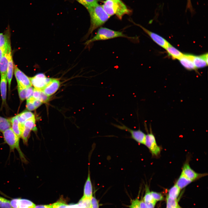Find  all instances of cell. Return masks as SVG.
<instances>
[{"label": "cell", "mask_w": 208, "mask_h": 208, "mask_svg": "<svg viewBox=\"0 0 208 208\" xmlns=\"http://www.w3.org/2000/svg\"><path fill=\"white\" fill-rule=\"evenodd\" d=\"M180 189L175 184L168 191V196L173 199H177L180 192Z\"/></svg>", "instance_id": "d4e9b609"}, {"label": "cell", "mask_w": 208, "mask_h": 208, "mask_svg": "<svg viewBox=\"0 0 208 208\" xmlns=\"http://www.w3.org/2000/svg\"><path fill=\"white\" fill-rule=\"evenodd\" d=\"M35 208H51V205H38L36 206Z\"/></svg>", "instance_id": "f6af8a7d"}, {"label": "cell", "mask_w": 208, "mask_h": 208, "mask_svg": "<svg viewBox=\"0 0 208 208\" xmlns=\"http://www.w3.org/2000/svg\"><path fill=\"white\" fill-rule=\"evenodd\" d=\"M31 131L30 129L25 127L23 129L21 138L23 139V143L26 145L27 144Z\"/></svg>", "instance_id": "f1b7e54d"}, {"label": "cell", "mask_w": 208, "mask_h": 208, "mask_svg": "<svg viewBox=\"0 0 208 208\" xmlns=\"http://www.w3.org/2000/svg\"><path fill=\"white\" fill-rule=\"evenodd\" d=\"M34 88L32 86L26 88V99L27 100L32 96Z\"/></svg>", "instance_id": "f35d334b"}, {"label": "cell", "mask_w": 208, "mask_h": 208, "mask_svg": "<svg viewBox=\"0 0 208 208\" xmlns=\"http://www.w3.org/2000/svg\"><path fill=\"white\" fill-rule=\"evenodd\" d=\"M169 55L174 59L179 60L184 54L170 44L165 49Z\"/></svg>", "instance_id": "d6986e66"}, {"label": "cell", "mask_w": 208, "mask_h": 208, "mask_svg": "<svg viewBox=\"0 0 208 208\" xmlns=\"http://www.w3.org/2000/svg\"><path fill=\"white\" fill-rule=\"evenodd\" d=\"M118 37H124L129 39H134L123 34L122 31H116L105 27H101L98 30L96 35L91 39L88 40L85 43L86 45L99 40L110 39Z\"/></svg>", "instance_id": "3957f363"}, {"label": "cell", "mask_w": 208, "mask_h": 208, "mask_svg": "<svg viewBox=\"0 0 208 208\" xmlns=\"http://www.w3.org/2000/svg\"><path fill=\"white\" fill-rule=\"evenodd\" d=\"M0 208H12L10 201L0 196Z\"/></svg>", "instance_id": "d6a6232c"}, {"label": "cell", "mask_w": 208, "mask_h": 208, "mask_svg": "<svg viewBox=\"0 0 208 208\" xmlns=\"http://www.w3.org/2000/svg\"><path fill=\"white\" fill-rule=\"evenodd\" d=\"M14 69V64L12 56L10 57L6 73L7 78L8 82L9 92L10 91L11 82L12 78Z\"/></svg>", "instance_id": "ac0fdd59"}, {"label": "cell", "mask_w": 208, "mask_h": 208, "mask_svg": "<svg viewBox=\"0 0 208 208\" xmlns=\"http://www.w3.org/2000/svg\"><path fill=\"white\" fill-rule=\"evenodd\" d=\"M18 90L20 100L23 101L26 99V88L18 85Z\"/></svg>", "instance_id": "4dcf8cb0"}, {"label": "cell", "mask_w": 208, "mask_h": 208, "mask_svg": "<svg viewBox=\"0 0 208 208\" xmlns=\"http://www.w3.org/2000/svg\"><path fill=\"white\" fill-rule=\"evenodd\" d=\"M134 24L142 28L155 42L162 47L165 49L170 44L168 41L161 36L149 31L139 24Z\"/></svg>", "instance_id": "9c48e42d"}, {"label": "cell", "mask_w": 208, "mask_h": 208, "mask_svg": "<svg viewBox=\"0 0 208 208\" xmlns=\"http://www.w3.org/2000/svg\"><path fill=\"white\" fill-rule=\"evenodd\" d=\"M151 192L153 198L156 201H161L163 199V196L161 194L153 191Z\"/></svg>", "instance_id": "d590c367"}, {"label": "cell", "mask_w": 208, "mask_h": 208, "mask_svg": "<svg viewBox=\"0 0 208 208\" xmlns=\"http://www.w3.org/2000/svg\"><path fill=\"white\" fill-rule=\"evenodd\" d=\"M16 116L19 122L23 124L28 120L35 118L34 115L32 112L28 111L23 112Z\"/></svg>", "instance_id": "ffe728a7"}, {"label": "cell", "mask_w": 208, "mask_h": 208, "mask_svg": "<svg viewBox=\"0 0 208 208\" xmlns=\"http://www.w3.org/2000/svg\"><path fill=\"white\" fill-rule=\"evenodd\" d=\"M86 9L98 3L99 0H76Z\"/></svg>", "instance_id": "83f0119b"}, {"label": "cell", "mask_w": 208, "mask_h": 208, "mask_svg": "<svg viewBox=\"0 0 208 208\" xmlns=\"http://www.w3.org/2000/svg\"><path fill=\"white\" fill-rule=\"evenodd\" d=\"M186 9L189 10L192 13L194 12L191 0H187Z\"/></svg>", "instance_id": "7bdbcfd3"}, {"label": "cell", "mask_w": 208, "mask_h": 208, "mask_svg": "<svg viewBox=\"0 0 208 208\" xmlns=\"http://www.w3.org/2000/svg\"><path fill=\"white\" fill-rule=\"evenodd\" d=\"M12 56L11 46L8 48L0 60V74H6L9 61Z\"/></svg>", "instance_id": "8fae6325"}, {"label": "cell", "mask_w": 208, "mask_h": 208, "mask_svg": "<svg viewBox=\"0 0 208 208\" xmlns=\"http://www.w3.org/2000/svg\"><path fill=\"white\" fill-rule=\"evenodd\" d=\"M145 203H153L155 204L156 201L152 197L148 187H146V193L143 199Z\"/></svg>", "instance_id": "4316f807"}, {"label": "cell", "mask_w": 208, "mask_h": 208, "mask_svg": "<svg viewBox=\"0 0 208 208\" xmlns=\"http://www.w3.org/2000/svg\"><path fill=\"white\" fill-rule=\"evenodd\" d=\"M0 89L3 104L6 102L7 83L8 81L6 74H0Z\"/></svg>", "instance_id": "e0dca14e"}, {"label": "cell", "mask_w": 208, "mask_h": 208, "mask_svg": "<svg viewBox=\"0 0 208 208\" xmlns=\"http://www.w3.org/2000/svg\"><path fill=\"white\" fill-rule=\"evenodd\" d=\"M139 202L140 200L138 198L132 200L131 204L129 206V208H140Z\"/></svg>", "instance_id": "8d00e7d4"}, {"label": "cell", "mask_w": 208, "mask_h": 208, "mask_svg": "<svg viewBox=\"0 0 208 208\" xmlns=\"http://www.w3.org/2000/svg\"><path fill=\"white\" fill-rule=\"evenodd\" d=\"M91 200V208H99V202L96 198L92 196Z\"/></svg>", "instance_id": "ab89813d"}, {"label": "cell", "mask_w": 208, "mask_h": 208, "mask_svg": "<svg viewBox=\"0 0 208 208\" xmlns=\"http://www.w3.org/2000/svg\"><path fill=\"white\" fill-rule=\"evenodd\" d=\"M26 107L29 111L34 110L36 109L32 103L28 100H27Z\"/></svg>", "instance_id": "60d3db41"}, {"label": "cell", "mask_w": 208, "mask_h": 208, "mask_svg": "<svg viewBox=\"0 0 208 208\" xmlns=\"http://www.w3.org/2000/svg\"><path fill=\"white\" fill-rule=\"evenodd\" d=\"M35 206L36 205L29 200L18 198V208H35Z\"/></svg>", "instance_id": "603a6c76"}, {"label": "cell", "mask_w": 208, "mask_h": 208, "mask_svg": "<svg viewBox=\"0 0 208 208\" xmlns=\"http://www.w3.org/2000/svg\"><path fill=\"white\" fill-rule=\"evenodd\" d=\"M179 60L181 64L186 69L192 70L196 69L192 60V55L184 54Z\"/></svg>", "instance_id": "2e32d148"}, {"label": "cell", "mask_w": 208, "mask_h": 208, "mask_svg": "<svg viewBox=\"0 0 208 208\" xmlns=\"http://www.w3.org/2000/svg\"><path fill=\"white\" fill-rule=\"evenodd\" d=\"M192 60L195 68H200L208 65V54L200 56L192 55Z\"/></svg>", "instance_id": "4fadbf2b"}, {"label": "cell", "mask_w": 208, "mask_h": 208, "mask_svg": "<svg viewBox=\"0 0 208 208\" xmlns=\"http://www.w3.org/2000/svg\"><path fill=\"white\" fill-rule=\"evenodd\" d=\"M139 204L140 208H148L146 205L143 200L140 201Z\"/></svg>", "instance_id": "ee69618b"}, {"label": "cell", "mask_w": 208, "mask_h": 208, "mask_svg": "<svg viewBox=\"0 0 208 208\" xmlns=\"http://www.w3.org/2000/svg\"><path fill=\"white\" fill-rule=\"evenodd\" d=\"M14 72L18 85L25 88L32 86L29 77L14 64Z\"/></svg>", "instance_id": "ba28073f"}, {"label": "cell", "mask_w": 208, "mask_h": 208, "mask_svg": "<svg viewBox=\"0 0 208 208\" xmlns=\"http://www.w3.org/2000/svg\"><path fill=\"white\" fill-rule=\"evenodd\" d=\"M49 96H48L41 90L40 95L38 99L42 103H46L49 100Z\"/></svg>", "instance_id": "e575fe53"}, {"label": "cell", "mask_w": 208, "mask_h": 208, "mask_svg": "<svg viewBox=\"0 0 208 208\" xmlns=\"http://www.w3.org/2000/svg\"><path fill=\"white\" fill-rule=\"evenodd\" d=\"M18 198H14L10 201L11 205L12 208H18Z\"/></svg>", "instance_id": "b9f144b4"}, {"label": "cell", "mask_w": 208, "mask_h": 208, "mask_svg": "<svg viewBox=\"0 0 208 208\" xmlns=\"http://www.w3.org/2000/svg\"><path fill=\"white\" fill-rule=\"evenodd\" d=\"M10 119L0 116V131L3 132L11 128Z\"/></svg>", "instance_id": "cb8c5ba5"}, {"label": "cell", "mask_w": 208, "mask_h": 208, "mask_svg": "<svg viewBox=\"0 0 208 208\" xmlns=\"http://www.w3.org/2000/svg\"><path fill=\"white\" fill-rule=\"evenodd\" d=\"M144 145L153 155L157 156L161 152V148L157 144L155 137L152 132L146 134Z\"/></svg>", "instance_id": "52a82bcc"}, {"label": "cell", "mask_w": 208, "mask_h": 208, "mask_svg": "<svg viewBox=\"0 0 208 208\" xmlns=\"http://www.w3.org/2000/svg\"><path fill=\"white\" fill-rule=\"evenodd\" d=\"M91 198L83 196L79 203H81L84 208H91Z\"/></svg>", "instance_id": "1f68e13d"}, {"label": "cell", "mask_w": 208, "mask_h": 208, "mask_svg": "<svg viewBox=\"0 0 208 208\" xmlns=\"http://www.w3.org/2000/svg\"><path fill=\"white\" fill-rule=\"evenodd\" d=\"M10 119L11 128L13 131L19 138H21L24 127L23 124L19 122L16 116Z\"/></svg>", "instance_id": "5bb4252c"}, {"label": "cell", "mask_w": 208, "mask_h": 208, "mask_svg": "<svg viewBox=\"0 0 208 208\" xmlns=\"http://www.w3.org/2000/svg\"><path fill=\"white\" fill-rule=\"evenodd\" d=\"M92 194V186L91 178L89 166L88 176L84 187L83 196L91 198L93 196Z\"/></svg>", "instance_id": "9a60e30c"}, {"label": "cell", "mask_w": 208, "mask_h": 208, "mask_svg": "<svg viewBox=\"0 0 208 208\" xmlns=\"http://www.w3.org/2000/svg\"><path fill=\"white\" fill-rule=\"evenodd\" d=\"M2 133L4 141L9 146L10 150L16 149L21 161L24 163H27V161L20 148V138L14 132L11 127Z\"/></svg>", "instance_id": "277c9868"}, {"label": "cell", "mask_w": 208, "mask_h": 208, "mask_svg": "<svg viewBox=\"0 0 208 208\" xmlns=\"http://www.w3.org/2000/svg\"><path fill=\"white\" fill-rule=\"evenodd\" d=\"M120 125L113 124V126L121 130L128 131L131 134L132 139L138 143L144 145L146 134L140 129L134 130L127 127L122 123Z\"/></svg>", "instance_id": "5b68a950"}, {"label": "cell", "mask_w": 208, "mask_h": 208, "mask_svg": "<svg viewBox=\"0 0 208 208\" xmlns=\"http://www.w3.org/2000/svg\"><path fill=\"white\" fill-rule=\"evenodd\" d=\"M192 181L186 177L181 173L176 184L180 189L184 188Z\"/></svg>", "instance_id": "44dd1931"}, {"label": "cell", "mask_w": 208, "mask_h": 208, "mask_svg": "<svg viewBox=\"0 0 208 208\" xmlns=\"http://www.w3.org/2000/svg\"><path fill=\"white\" fill-rule=\"evenodd\" d=\"M60 86V81L56 79H53L42 90L44 92L49 96L55 92Z\"/></svg>", "instance_id": "7c38bea8"}, {"label": "cell", "mask_w": 208, "mask_h": 208, "mask_svg": "<svg viewBox=\"0 0 208 208\" xmlns=\"http://www.w3.org/2000/svg\"><path fill=\"white\" fill-rule=\"evenodd\" d=\"M27 100H28L31 102L36 109L40 106L42 103L41 101L34 99L32 96Z\"/></svg>", "instance_id": "74e56055"}, {"label": "cell", "mask_w": 208, "mask_h": 208, "mask_svg": "<svg viewBox=\"0 0 208 208\" xmlns=\"http://www.w3.org/2000/svg\"><path fill=\"white\" fill-rule=\"evenodd\" d=\"M166 200V208H181L177 199H171L167 196Z\"/></svg>", "instance_id": "f546056e"}, {"label": "cell", "mask_w": 208, "mask_h": 208, "mask_svg": "<svg viewBox=\"0 0 208 208\" xmlns=\"http://www.w3.org/2000/svg\"><path fill=\"white\" fill-rule=\"evenodd\" d=\"M7 49L0 48V60L4 55Z\"/></svg>", "instance_id": "bcb514c9"}, {"label": "cell", "mask_w": 208, "mask_h": 208, "mask_svg": "<svg viewBox=\"0 0 208 208\" xmlns=\"http://www.w3.org/2000/svg\"><path fill=\"white\" fill-rule=\"evenodd\" d=\"M181 173L186 177L192 181L206 175L205 174H200L196 172L191 168L188 163H186L184 165Z\"/></svg>", "instance_id": "30bf717a"}, {"label": "cell", "mask_w": 208, "mask_h": 208, "mask_svg": "<svg viewBox=\"0 0 208 208\" xmlns=\"http://www.w3.org/2000/svg\"><path fill=\"white\" fill-rule=\"evenodd\" d=\"M102 6L110 17L115 14L120 19H122L124 15L129 14L131 12L121 0H106Z\"/></svg>", "instance_id": "7a4b0ae2"}, {"label": "cell", "mask_w": 208, "mask_h": 208, "mask_svg": "<svg viewBox=\"0 0 208 208\" xmlns=\"http://www.w3.org/2000/svg\"><path fill=\"white\" fill-rule=\"evenodd\" d=\"M90 17V26L86 34L88 36L93 31L103 25L110 16L104 10L102 5L98 3L87 9Z\"/></svg>", "instance_id": "6da1fadb"}, {"label": "cell", "mask_w": 208, "mask_h": 208, "mask_svg": "<svg viewBox=\"0 0 208 208\" xmlns=\"http://www.w3.org/2000/svg\"><path fill=\"white\" fill-rule=\"evenodd\" d=\"M9 38L7 34L0 33V48L7 49L11 46Z\"/></svg>", "instance_id": "7402d4cb"}, {"label": "cell", "mask_w": 208, "mask_h": 208, "mask_svg": "<svg viewBox=\"0 0 208 208\" xmlns=\"http://www.w3.org/2000/svg\"><path fill=\"white\" fill-rule=\"evenodd\" d=\"M51 208H67L68 205L64 201L59 200L51 205Z\"/></svg>", "instance_id": "836d02e7"}, {"label": "cell", "mask_w": 208, "mask_h": 208, "mask_svg": "<svg viewBox=\"0 0 208 208\" xmlns=\"http://www.w3.org/2000/svg\"><path fill=\"white\" fill-rule=\"evenodd\" d=\"M24 127L27 128L31 130L36 132L37 128L35 124V118H32L28 120L23 123Z\"/></svg>", "instance_id": "484cf974"}, {"label": "cell", "mask_w": 208, "mask_h": 208, "mask_svg": "<svg viewBox=\"0 0 208 208\" xmlns=\"http://www.w3.org/2000/svg\"><path fill=\"white\" fill-rule=\"evenodd\" d=\"M31 85L36 89L42 90L52 80L43 73H39L34 76L29 77Z\"/></svg>", "instance_id": "8992f818"}]
</instances>
